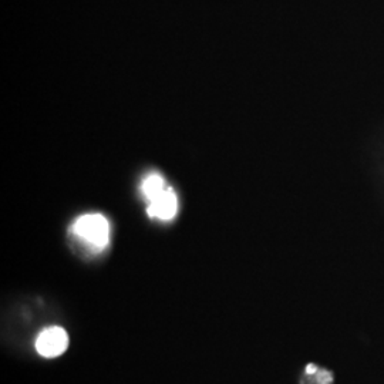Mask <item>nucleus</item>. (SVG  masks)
I'll list each match as a JSON object with an SVG mask.
<instances>
[{"mask_svg": "<svg viewBox=\"0 0 384 384\" xmlns=\"http://www.w3.org/2000/svg\"><path fill=\"white\" fill-rule=\"evenodd\" d=\"M73 232L77 238L98 251L110 243V222L101 214H86L79 217L73 224Z\"/></svg>", "mask_w": 384, "mask_h": 384, "instance_id": "nucleus-1", "label": "nucleus"}, {"mask_svg": "<svg viewBox=\"0 0 384 384\" xmlns=\"http://www.w3.org/2000/svg\"><path fill=\"white\" fill-rule=\"evenodd\" d=\"M67 346L68 335L59 326L45 329L36 340L38 353L46 359H53L63 355L67 351Z\"/></svg>", "mask_w": 384, "mask_h": 384, "instance_id": "nucleus-2", "label": "nucleus"}, {"mask_svg": "<svg viewBox=\"0 0 384 384\" xmlns=\"http://www.w3.org/2000/svg\"><path fill=\"white\" fill-rule=\"evenodd\" d=\"M178 213V197L171 187L148 202L147 214L151 218L171 221Z\"/></svg>", "mask_w": 384, "mask_h": 384, "instance_id": "nucleus-3", "label": "nucleus"}, {"mask_svg": "<svg viewBox=\"0 0 384 384\" xmlns=\"http://www.w3.org/2000/svg\"><path fill=\"white\" fill-rule=\"evenodd\" d=\"M167 188H168L167 181L157 172H153L150 176H147L141 184V192L148 202L154 199L157 195H160L162 191H165Z\"/></svg>", "mask_w": 384, "mask_h": 384, "instance_id": "nucleus-4", "label": "nucleus"}]
</instances>
